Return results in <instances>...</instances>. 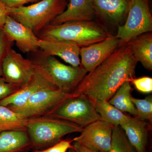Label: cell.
<instances>
[{"label":"cell","mask_w":152,"mask_h":152,"mask_svg":"<svg viewBox=\"0 0 152 152\" xmlns=\"http://www.w3.org/2000/svg\"><path fill=\"white\" fill-rule=\"evenodd\" d=\"M137 63L127 45H120L86 74L72 94L108 102L125 81L134 78Z\"/></svg>","instance_id":"1"},{"label":"cell","mask_w":152,"mask_h":152,"mask_svg":"<svg viewBox=\"0 0 152 152\" xmlns=\"http://www.w3.org/2000/svg\"><path fill=\"white\" fill-rule=\"evenodd\" d=\"M109 34L103 28L91 21L48 25L38 33L37 37L39 39H56L72 42L81 48L103 40Z\"/></svg>","instance_id":"2"},{"label":"cell","mask_w":152,"mask_h":152,"mask_svg":"<svg viewBox=\"0 0 152 152\" xmlns=\"http://www.w3.org/2000/svg\"><path fill=\"white\" fill-rule=\"evenodd\" d=\"M31 59L36 69L57 88L72 93L88 73L83 67H75L60 62L54 56L45 54L39 49Z\"/></svg>","instance_id":"3"},{"label":"cell","mask_w":152,"mask_h":152,"mask_svg":"<svg viewBox=\"0 0 152 152\" xmlns=\"http://www.w3.org/2000/svg\"><path fill=\"white\" fill-rule=\"evenodd\" d=\"M83 128L73 123L48 115L28 119L26 132L31 146H51L61 140L64 136L80 133Z\"/></svg>","instance_id":"4"},{"label":"cell","mask_w":152,"mask_h":152,"mask_svg":"<svg viewBox=\"0 0 152 152\" xmlns=\"http://www.w3.org/2000/svg\"><path fill=\"white\" fill-rule=\"evenodd\" d=\"M67 0H41L28 6L9 9V15L37 36L65 10Z\"/></svg>","instance_id":"5"},{"label":"cell","mask_w":152,"mask_h":152,"mask_svg":"<svg viewBox=\"0 0 152 152\" xmlns=\"http://www.w3.org/2000/svg\"><path fill=\"white\" fill-rule=\"evenodd\" d=\"M46 115L73 123L82 128L101 120L95 100L85 95L74 94L62 101Z\"/></svg>","instance_id":"6"},{"label":"cell","mask_w":152,"mask_h":152,"mask_svg":"<svg viewBox=\"0 0 152 152\" xmlns=\"http://www.w3.org/2000/svg\"><path fill=\"white\" fill-rule=\"evenodd\" d=\"M152 31V16L148 0H130L126 20L119 26L115 36L121 41V45Z\"/></svg>","instance_id":"7"},{"label":"cell","mask_w":152,"mask_h":152,"mask_svg":"<svg viewBox=\"0 0 152 152\" xmlns=\"http://www.w3.org/2000/svg\"><path fill=\"white\" fill-rule=\"evenodd\" d=\"M73 95L58 88L42 90L30 97L20 107L9 108L28 119L46 115L62 101Z\"/></svg>","instance_id":"8"},{"label":"cell","mask_w":152,"mask_h":152,"mask_svg":"<svg viewBox=\"0 0 152 152\" xmlns=\"http://www.w3.org/2000/svg\"><path fill=\"white\" fill-rule=\"evenodd\" d=\"M36 70L32 61L12 48L9 50L2 65V77L6 82L21 87L29 81Z\"/></svg>","instance_id":"9"},{"label":"cell","mask_w":152,"mask_h":152,"mask_svg":"<svg viewBox=\"0 0 152 152\" xmlns=\"http://www.w3.org/2000/svg\"><path fill=\"white\" fill-rule=\"evenodd\" d=\"M113 126L102 120L83 128L80 134L73 139L83 146L96 152H109L111 146Z\"/></svg>","instance_id":"10"},{"label":"cell","mask_w":152,"mask_h":152,"mask_svg":"<svg viewBox=\"0 0 152 152\" xmlns=\"http://www.w3.org/2000/svg\"><path fill=\"white\" fill-rule=\"evenodd\" d=\"M120 45L119 39L109 34L103 40L81 48V65L89 72L110 56Z\"/></svg>","instance_id":"11"},{"label":"cell","mask_w":152,"mask_h":152,"mask_svg":"<svg viewBox=\"0 0 152 152\" xmlns=\"http://www.w3.org/2000/svg\"><path fill=\"white\" fill-rule=\"evenodd\" d=\"M2 30L9 40L15 42L24 53H34L39 50V38L31 29L8 16Z\"/></svg>","instance_id":"12"},{"label":"cell","mask_w":152,"mask_h":152,"mask_svg":"<svg viewBox=\"0 0 152 152\" xmlns=\"http://www.w3.org/2000/svg\"><path fill=\"white\" fill-rule=\"evenodd\" d=\"M38 44L39 49L45 54L60 57L75 67L81 66L80 48L74 43L56 39H39Z\"/></svg>","instance_id":"13"},{"label":"cell","mask_w":152,"mask_h":152,"mask_svg":"<svg viewBox=\"0 0 152 152\" xmlns=\"http://www.w3.org/2000/svg\"><path fill=\"white\" fill-rule=\"evenodd\" d=\"M51 88H57L36 69L29 81L15 92L0 101V105L18 107L24 104L30 97L39 91Z\"/></svg>","instance_id":"14"},{"label":"cell","mask_w":152,"mask_h":152,"mask_svg":"<svg viewBox=\"0 0 152 152\" xmlns=\"http://www.w3.org/2000/svg\"><path fill=\"white\" fill-rule=\"evenodd\" d=\"M96 15L92 0H69L65 10L50 24L72 21H91Z\"/></svg>","instance_id":"15"},{"label":"cell","mask_w":152,"mask_h":152,"mask_svg":"<svg viewBox=\"0 0 152 152\" xmlns=\"http://www.w3.org/2000/svg\"><path fill=\"white\" fill-rule=\"evenodd\" d=\"M96 15L106 21L119 24L127 16L130 0H92Z\"/></svg>","instance_id":"16"},{"label":"cell","mask_w":152,"mask_h":152,"mask_svg":"<svg viewBox=\"0 0 152 152\" xmlns=\"http://www.w3.org/2000/svg\"><path fill=\"white\" fill-rule=\"evenodd\" d=\"M120 127L124 131L129 142L137 152H146L148 139V124L130 117Z\"/></svg>","instance_id":"17"},{"label":"cell","mask_w":152,"mask_h":152,"mask_svg":"<svg viewBox=\"0 0 152 152\" xmlns=\"http://www.w3.org/2000/svg\"><path fill=\"white\" fill-rule=\"evenodd\" d=\"M134 56L142 65L149 71L152 70V34L145 33L133 39L126 44Z\"/></svg>","instance_id":"18"},{"label":"cell","mask_w":152,"mask_h":152,"mask_svg":"<svg viewBox=\"0 0 152 152\" xmlns=\"http://www.w3.org/2000/svg\"><path fill=\"white\" fill-rule=\"evenodd\" d=\"M31 146L26 131H6L0 132V152H26Z\"/></svg>","instance_id":"19"},{"label":"cell","mask_w":152,"mask_h":152,"mask_svg":"<svg viewBox=\"0 0 152 152\" xmlns=\"http://www.w3.org/2000/svg\"><path fill=\"white\" fill-rule=\"evenodd\" d=\"M28 119L7 106L0 105V132L6 131H26Z\"/></svg>","instance_id":"20"},{"label":"cell","mask_w":152,"mask_h":152,"mask_svg":"<svg viewBox=\"0 0 152 152\" xmlns=\"http://www.w3.org/2000/svg\"><path fill=\"white\" fill-rule=\"evenodd\" d=\"M95 106L96 111L99 115L101 120L113 126H120L131 117L125 115L107 101L95 100Z\"/></svg>","instance_id":"21"},{"label":"cell","mask_w":152,"mask_h":152,"mask_svg":"<svg viewBox=\"0 0 152 152\" xmlns=\"http://www.w3.org/2000/svg\"><path fill=\"white\" fill-rule=\"evenodd\" d=\"M132 87L129 81H126L117 90L108 101L110 104L122 112L135 116V107L131 100Z\"/></svg>","instance_id":"22"},{"label":"cell","mask_w":152,"mask_h":152,"mask_svg":"<svg viewBox=\"0 0 152 152\" xmlns=\"http://www.w3.org/2000/svg\"><path fill=\"white\" fill-rule=\"evenodd\" d=\"M109 152H137L120 126L113 127L111 146Z\"/></svg>","instance_id":"23"},{"label":"cell","mask_w":152,"mask_h":152,"mask_svg":"<svg viewBox=\"0 0 152 152\" xmlns=\"http://www.w3.org/2000/svg\"><path fill=\"white\" fill-rule=\"evenodd\" d=\"M131 100L135 107L136 115L135 118L151 123L152 121V96H149L143 99H136L131 97Z\"/></svg>","instance_id":"24"},{"label":"cell","mask_w":152,"mask_h":152,"mask_svg":"<svg viewBox=\"0 0 152 152\" xmlns=\"http://www.w3.org/2000/svg\"><path fill=\"white\" fill-rule=\"evenodd\" d=\"M130 82L134 85L136 88L143 93H151L152 91V78L148 77H144L139 78L131 79Z\"/></svg>","instance_id":"25"},{"label":"cell","mask_w":152,"mask_h":152,"mask_svg":"<svg viewBox=\"0 0 152 152\" xmlns=\"http://www.w3.org/2000/svg\"><path fill=\"white\" fill-rule=\"evenodd\" d=\"M13 42L9 40L3 31L0 29V77H2V65L6 54L12 46Z\"/></svg>","instance_id":"26"},{"label":"cell","mask_w":152,"mask_h":152,"mask_svg":"<svg viewBox=\"0 0 152 152\" xmlns=\"http://www.w3.org/2000/svg\"><path fill=\"white\" fill-rule=\"evenodd\" d=\"M20 87L9 83L2 77H0V101L15 92Z\"/></svg>","instance_id":"27"},{"label":"cell","mask_w":152,"mask_h":152,"mask_svg":"<svg viewBox=\"0 0 152 152\" xmlns=\"http://www.w3.org/2000/svg\"><path fill=\"white\" fill-rule=\"evenodd\" d=\"M72 140H61L53 145L42 150H37L34 152H66L73 147Z\"/></svg>","instance_id":"28"},{"label":"cell","mask_w":152,"mask_h":152,"mask_svg":"<svg viewBox=\"0 0 152 152\" xmlns=\"http://www.w3.org/2000/svg\"><path fill=\"white\" fill-rule=\"evenodd\" d=\"M41 0H0V2L2 3L9 9L15 8L29 3H37Z\"/></svg>","instance_id":"29"},{"label":"cell","mask_w":152,"mask_h":152,"mask_svg":"<svg viewBox=\"0 0 152 152\" xmlns=\"http://www.w3.org/2000/svg\"><path fill=\"white\" fill-rule=\"evenodd\" d=\"M9 8L0 2V29L2 28L9 15Z\"/></svg>","instance_id":"30"},{"label":"cell","mask_w":152,"mask_h":152,"mask_svg":"<svg viewBox=\"0 0 152 152\" xmlns=\"http://www.w3.org/2000/svg\"><path fill=\"white\" fill-rule=\"evenodd\" d=\"M72 145L77 152H96L86 148L77 142H74Z\"/></svg>","instance_id":"31"},{"label":"cell","mask_w":152,"mask_h":152,"mask_svg":"<svg viewBox=\"0 0 152 152\" xmlns=\"http://www.w3.org/2000/svg\"><path fill=\"white\" fill-rule=\"evenodd\" d=\"M68 152H77V151H76L75 149L74 148L73 146L72 148L68 150Z\"/></svg>","instance_id":"32"},{"label":"cell","mask_w":152,"mask_h":152,"mask_svg":"<svg viewBox=\"0 0 152 152\" xmlns=\"http://www.w3.org/2000/svg\"></svg>","instance_id":"33"}]
</instances>
